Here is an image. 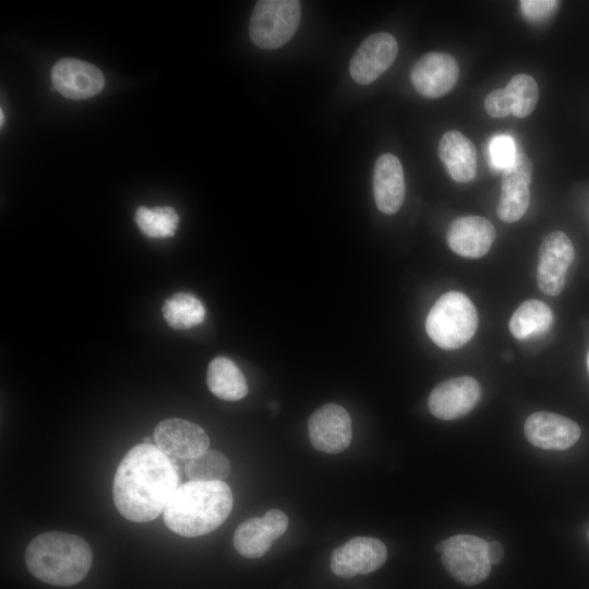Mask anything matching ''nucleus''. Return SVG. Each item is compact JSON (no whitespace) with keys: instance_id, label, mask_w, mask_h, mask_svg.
<instances>
[{"instance_id":"nucleus-30","label":"nucleus","mask_w":589,"mask_h":589,"mask_svg":"<svg viewBox=\"0 0 589 589\" xmlns=\"http://www.w3.org/2000/svg\"><path fill=\"white\" fill-rule=\"evenodd\" d=\"M488 556L492 565L500 563L504 556L503 545L496 540L488 542Z\"/></svg>"},{"instance_id":"nucleus-21","label":"nucleus","mask_w":589,"mask_h":589,"mask_svg":"<svg viewBox=\"0 0 589 589\" xmlns=\"http://www.w3.org/2000/svg\"><path fill=\"white\" fill-rule=\"evenodd\" d=\"M207 386L223 400L233 401L248 394V384L237 364L226 357H216L207 368Z\"/></svg>"},{"instance_id":"nucleus-18","label":"nucleus","mask_w":589,"mask_h":589,"mask_svg":"<svg viewBox=\"0 0 589 589\" xmlns=\"http://www.w3.org/2000/svg\"><path fill=\"white\" fill-rule=\"evenodd\" d=\"M493 224L481 216H462L452 221L447 231V243L453 252L479 259L485 255L495 240Z\"/></svg>"},{"instance_id":"nucleus-22","label":"nucleus","mask_w":589,"mask_h":589,"mask_svg":"<svg viewBox=\"0 0 589 589\" xmlns=\"http://www.w3.org/2000/svg\"><path fill=\"white\" fill-rule=\"evenodd\" d=\"M553 322L552 310L536 299L522 302L509 320V330L519 340L540 336L550 330Z\"/></svg>"},{"instance_id":"nucleus-28","label":"nucleus","mask_w":589,"mask_h":589,"mask_svg":"<svg viewBox=\"0 0 589 589\" xmlns=\"http://www.w3.org/2000/svg\"><path fill=\"white\" fill-rule=\"evenodd\" d=\"M484 107L493 118H505L513 113V101L505 88L492 91L484 100Z\"/></svg>"},{"instance_id":"nucleus-29","label":"nucleus","mask_w":589,"mask_h":589,"mask_svg":"<svg viewBox=\"0 0 589 589\" xmlns=\"http://www.w3.org/2000/svg\"><path fill=\"white\" fill-rule=\"evenodd\" d=\"M555 0H524L520 8L524 15L531 21H542L550 17L558 8Z\"/></svg>"},{"instance_id":"nucleus-2","label":"nucleus","mask_w":589,"mask_h":589,"mask_svg":"<svg viewBox=\"0 0 589 589\" xmlns=\"http://www.w3.org/2000/svg\"><path fill=\"white\" fill-rule=\"evenodd\" d=\"M232 492L224 481H189L167 503L163 517L175 533L194 538L217 529L229 516Z\"/></svg>"},{"instance_id":"nucleus-25","label":"nucleus","mask_w":589,"mask_h":589,"mask_svg":"<svg viewBox=\"0 0 589 589\" xmlns=\"http://www.w3.org/2000/svg\"><path fill=\"white\" fill-rule=\"evenodd\" d=\"M184 470L191 481H224L230 473L231 465L223 453L213 449L187 460Z\"/></svg>"},{"instance_id":"nucleus-1","label":"nucleus","mask_w":589,"mask_h":589,"mask_svg":"<svg viewBox=\"0 0 589 589\" xmlns=\"http://www.w3.org/2000/svg\"><path fill=\"white\" fill-rule=\"evenodd\" d=\"M179 483L176 459L152 443H141L127 452L116 470L113 503L128 520L151 521L163 514Z\"/></svg>"},{"instance_id":"nucleus-9","label":"nucleus","mask_w":589,"mask_h":589,"mask_svg":"<svg viewBox=\"0 0 589 589\" xmlns=\"http://www.w3.org/2000/svg\"><path fill=\"white\" fill-rule=\"evenodd\" d=\"M397 53L398 44L392 34L378 32L368 36L350 60L349 72L352 80L361 85L374 82L389 69Z\"/></svg>"},{"instance_id":"nucleus-32","label":"nucleus","mask_w":589,"mask_h":589,"mask_svg":"<svg viewBox=\"0 0 589 589\" xmlns=\"http://www.w3.org/2000/svg\"><path fill=\"white\" fill-rule=\"evenodd\" d=\"M587 366H588V371H589V352H588V356H587Z\"/></svg>"},{"instance_id":"nucleus-4","label":"nucleus","mask_w":589,"mask_h":589,"mask_svg":"<svg viewBox=\"0 0 589 589\" xmlns=\"http://www.w3.org/2000/svg\"><path fill=\"white\" fill-rule=\"evenodd\" d=\"M478 327V313L471 300L462 292L448 291L431 308L425 330L440 348L457 349L467 344Z\"/></svg>"},{"instance_id":"nucleus-23","label":"nucleus","mask_w":589,"mask_h":589,"mask_svg":"<svg viewBox=\"0 0 589 589\" xmlns=\"http://www.w3.org/2000/svg\"><path fill=\"white\" fill-rule=\"evenodd\" d=\"M163 315L175 329H188L204 322L206 309L202 301L189 292H177L166 299Z\"/></svg>"},{"instance_id":"nucleus-16","label":"nucleus","mask_w":589,"mask_h":589,"mask_svg":"<svg viewBox=\"0 0 589 589\" xmlns=\"http://www.w3.org/2000/svg\"><path fill=\"white\" fill-rule=\"evenodd\" d=\"M55 88L70 99H85L97 95L105 85L101 71L83 60L64 58L51 70Z\"/></svg>"},{"instance_id":"nucleus-12","label":"nucleus","mask_w":589,"mask_h":589,"mask_svg":"<svg viewBox=\"0 0 589 589\" xmlns=\"http://www.w3.org/2000/svg\"><path fill=\"white\" fill-rule=\"evenodd\" d=\"M155 445L173 459H192L207 450L209 438L197 424L170 418L157 424L154 431Z\"/></svg>"},{"instance_id":"nucleus-20","label":"nucleus","mask_w":589,"mask_h":589,"mask_svg":"<svg viewBox=\"0 0 589 589\" xmlns=\"http://www.w3.org/2000/svg\"><path fill=\"white\" fill-rule=\"evenodd\" d=\"M438 156L453 180L469 182L477 173V151L459 131L446 132L438 144Z\"/></svg>"},{"instance_id":"nucleus-11","label":"nucleus","mask_w":589,"mask_h":589,"mask_svg":"<svg viewBox=\"0 0 589 589\" xmlns=\"http://www.w3.org/2000/svg\"><path fill=\"white\" fill-rule=\"evenodd\" d=\"M386 558L387 549L381 540L356 537L333 552L330 568L338 577L351 578L378 569Z\"/></svg>"},{"instance_id":"nucleus-13","label":"nucleus","mask_w":589,"mask_h":589,"mask_svg":"<svg viewBox=\"0 0 589 589\" xmlns=\"http://www.w3.org/2000/svg\"><path fill=\"white\" fill-rule=\"evenodd\" d=\"M287 527L288 517L279 509H271L263 517L249 518L235 531V549L244 557H261L286 532Z\"/></svg>"},{"instance_id":"nucleus-26","label":"nucleus","mask_w":589,"mask_h":589,"mask_svg":"<svg viewBox=\"0 0 589 589\" xmlns=\"http://www.w3.org/2000/svg\"><path fill=\"white\" fill-rule=\"evenodd\" d=\"M513 101V113L517 118L529 116L539 99L536 80L526 73L514 75L505 87Z\"/></svg>"},{"instance_id":"nucleus-31","label":"nucleus","mask_w":589,"mask_h":589,"mask_svg":"<svg viewBox=\"0 0 589 589\" xmlns=\"http://www.w3.org/2000/svg\"><path fill=\"white\" fill-rule=\"evenodd\" d=\"M0 115H1V116H0V117H1L0 120H1V125H2V124H3V119H4V118H3V111H2V109L0 110Z\"/></svg>"},{"instance_id":"nucleus-6","label":"nucleus","mask_w":589,"mask_h":589,"mask_svg":"<svg viewBox=\"0 0 589 589\" xmlns=\"http://www.w3.org/2000/svg\"><path fill=\"white\" fill-rule=\"evenodd\" d=\"M445 570L458 582L474 586L488 578L492 564L488 542L472 534H457L435 546Z\"/></svg>"},{"instance_id":"nucleus-27","label":"nucleus","mask_w":589,"mask_h":589,"mask_svg":"<svg viewBox=\"0 0 589 589\" xmlns=\"http://www.w3.org/2000/svg\"><path fill=\"white\" fill-rule=\"evenodd\" d=\"M514 140L508 135H498L491 140L489 158L493 168L505 170L516 157Z\"/></svg>"},{"instance_id":"nucleus-24","label":"nucleus","mask_w":589,"mask_h":589,"mask_svg":"<svg viewBox=\"0 0 589 589\" xmlns=\"http://www.w3.org/2000/svg\"><path fill=\"white\" fill-rule=\"evenodd\" d=\"M135 223L146 237L169 238L177 231L179 216L169 206L154 208L141 206L136 209Z\"/></svg>"},{"instance_id":"nucleus-17","label":"nucleus","mask_w":589,"mask_h":589,"mask_svg":"<svg viewBox=\"0 0 589 589\" xmlns=\"http://www.w3.org/2000/svg\"><path fill=\"white\" fill-rule=\"evenodd\" d=\"M526 438L542 449L564 450L580 437V428L573 420L553 412L530 414L524 425Z\"/></svg>"},{"instance_id":"nucleus-19","label":"nucleus","mask_w":589,"mask_h":589,"mask_svg":"<svg viewBox=\"0 0 589 589\" xmlns=\"http://www.w3.org/2000/svg\"><path fill=\"white\" fill-rule=\"evenodd\" d=\"M373 194L377 208L386 214L397 213L405 200V176L400 160L393 154L381 155L373 170Z\"/></svg>"},{"instance_id":"nucleus-7","label":"nucleus","mask_w":589,"mask_h":589,"mask_svg":"<svg viewBox=\"0 0 589 589\" xmlns=\"http://www.w3.org/2000/svg\"><path fill=\"white\" fill-rule=\"evenodd\" d=\"M574 259V245L567 235L563 231L549 233L539 249V289L545 294L558 296L565 287L566 274Z\"/></svg>"},{"instance_id":"nucleus-3","label":"nucleus","mask_w":589,"mask_h":589,"mask_svg":"<svg viewBox=\"0 0 589 589\" xmlns=\"http://www.w3.org/2000/svg\"><path fill=\"white\" fill-rule=\"evenodd\" d=\"M92 562V549L84 539L60 531L35 537L25 551L29 573L55 586L77 584L87 575Z\"/></svg>"},{"instance_id":"nucleus-10","label":"nucleus","mask_w":589,"mask_h":589,"mask_svg":"<svg viewBox=\"0 0 589 589\" xmlns=\"http://www.w3.org/2000/svg\"><path fill=\"white\" fill-rule=\"evenodd\" d=\"M481 397V387L471 376H457L440 383L428 399L430 412L441 420H455L469 413Z\"/></svg>"},{"instance_id":"nucleus-14","label":"nucleus","mask_w":589,"mask_h":589,"mask_svg":"<svg viewBox=\"0 0 589 589\" xmlns=\"http://www.w3.org/2000/svg\"><path fill=\"white\" fill-rule=\"evenodd\" d=\"M532 164L528 156L517 153L514 161L504 170L502 192L496 207L500 219L505 223L519 220L530 204Z\"/></svg>"},{"instance_id":"nucleus-8","label":"nucleus","mask_w":589,"mask_h":589,"mask_svg":"<svg viewBox=\"0 0 589 589\" xmlns=\"http://www.w3.org/2000/svg\"><path fill=\"white\" fill-rule=\"evenodd\" d=\"M308 430L314 448L323 453L337 454L346 449L351 442V417L344 407L326 404L311 414Z\"/></svg>"},{"instance_id":"nucleus-15","label":"nucleus","mask_w":589,"mask_h":589,"mask_svg":"<svg viewBox=\"0 0 589 589\" xmlns=\"http://www.w3.org/2000/svg\"><path fill=\"white\" fill-rule=\"evenodd\" d=\"M459 77L454 57L444 52H428L413 65L410 79L416 91L428 98H438L453 89Z\"/></svg>"},{"instance_id":"nucleus-5","label":"nucleus","mask_w":589,"mask_h":589,"mask_svg":"<svg viewBox=\"0 0 589 589\" xmlns=\"http://www.w3.org/2000/svg\"><path fill=\"white\" fill-rule=\"evenodd\" d=\"M300 19L298 0H260L251 14L250 38L260 48H279L294 35Z\"/></svg>"}]
</instances>
